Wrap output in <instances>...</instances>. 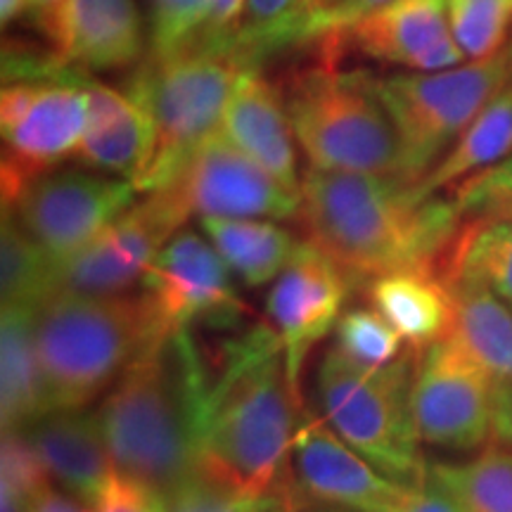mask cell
<instances>
[{"label": "cell", "mask_w": 512, "mask_h": 512, "mask_svg": "<svg viewBox=\"0 0 512 512\" xmlns=\"http://www.w3.org/2000/svg\"><path fill=\"white\" fill-rule=\"evenodd\" d=\"M403 337L373 306H356L342 313L335 328V349L356 366L377 370L399 361Z\"/></svg>", "instance_id": "31"}, {"label": "cell", "mask_w": 512, "mask_h": 512, "mask_svg": "<svg viewBox=\"0 0 512 512\" xmlns=\"http://www.w3.org/2000/svg\"><path fill=\"white\" fill-rule=\"evenodd\" d=\"M64 494L98 510L114 465L95 411H50L22 430Z\"/></svg>", "instance_id": "19"}, {"label": "cell", "mask_w": 512, "mask_h": 512, "mask_svg": "<svg viewBox=\"0 0 512 512\" xmlns=\"http://www.w3.org/2000/svg\"><path fill=\"white\" fill-rule=\"evenodd\" d=\"M512 155V81L467 126L458 143L441 157V162L415 185L418 197L441 195L456 190L467 178L482 174Z\"/></svg>", "instance_id": "26"}, {"label": "cell", "mask_w": 512, "mask_h": 512, "mask_svg": "<svg viewBox=\"0 0 512 512\" xmlns=\"http://www.w3.org/2000/svg\"><path fill=\"white\" fill-rule=\"evenodd\" d=\"M368 299L415 354L453 330V292L439 268H413L373 278Z\"/></svg>", "instance_id": "22"}, {"label": "cell", "mask_w": 512, "mask_h": 512, "mask_svg": "<svg viewBox=\"0 0 512 512\" xmlns=\"http://www.w3.org/2000/svg\"><path fill=\"white\" fill-rule=\"evenodd\" d=\"M164 512H285V508L268 498L249 496L202 472L164 505Z\"/></svg>", "instance_id": "33"}, {"label": "cell", "mask_w": 512, "mask_h": 512, "mask_svg": "<svg viewBox=\"0 0 512 512\" xmlns=\"http://www.w3.org/2000/svg\"><path fill=\"white\" fill-rule=\"evenodd\" d=\"M166 332L145 292L50 294L36 306V349L50 411L91 406Z\"/></svg>", "instance_id": "4"}, {"label": "cell", "mask_w": 512, "mask_h": 512, "mask_svg": "<svg viewBox=\"0 0 512 512\" xmlns=\"http://www.w3.org/2000/svg\"><path fill=\"white\" fill-rule=\"evenodd\" d=\"M444 278L453 292V332L496 384L512 387V309L477 280Z\"/></svg>", "instance_id": "25"}, {"label": "cell", "mask_w": 512, "mask_h": 512, "mask_svg": "<svg viewBox=\"0 0 512 512\" xmlns=\"http://www.w3.org/2000/svg\"><path fill=\"white\" fill-rule=\"evenodd\" d=\"M318 57L278 83L299 150L311 169L401 178V147L370 72L339 69V50L316 43Z\"/></svg>", "instance_id": "5"}, {"label": "cell", "mask_w": 512, "mask_h": 512, "mask_svg": "<svg viewBox=\"0 0 512 512\" xmlns=\"http://www.w3.org/2000/svg\"><path fill=\"white\" fill-rule=\"evenodd\" d=\"M207 380L190 330L166 332L95 408L114 470L162 508L202 475L200 411Z\"/></svg>", "instance_id": "2"}, {"label": "cell", "mask_w": 512, "mask_h": 512, "mask_svg": "<svg viewBox=\"0 0 512 512\" xmlns=\"http://www.w3.org/2000/svg\"><path fill=\"white\" fill-rule=\"evenodd\" d=\"M418 356L408 349L399 361L368 370L330 347L316 370L320 418L375 470L406 486L425 484L430 465L422 458L411 406Z\"/></svg>", "instance_id": "6"}, {"label": "cell", "mask_w": 512, "mask_h": 512, "mask_svg": "<svg viewBox=\"0 0 512 512\" xmlns=\"http://www.w3.org/2000/svg\"><path fill=\"white\" fill-rule=\"evenodd\" d=\"M50 413L36 349V309L3 306L0 316V422L22 432Z\"/></svg>", "instance_id": "24"}, {"label": "cell", "mask_w": 512, "mask_h": 512, "mask_svg": "<svg viewBox=\"0 0 512 512\" xmlns=\"http://www.w3.org/2000/svg\"><path fill=\"white\" fill-rule=\"evenodd\" d=\"M396 512H463L458 508V503L446 494L441 486H437L430 479H425V484L413 486L408 491L406 501H403Z\"/></svg>", "instance_id": "39"}, {"label": "cell", "mask_w": 512, "mask_h": 512, "mask_svg": "<svg viewBox=\"0 0 512 512\" xmlns=\"http://www.w3.org/2000/svg\"><path fill=\"white\" fill-rule=\"evenodd\" d=\"M439 271L477 280L512 309V219L467 221Z\"/></svg>", "instance_id": "29"}, {"label": "cell", "mask_w": 512, "mask_h": 512, "mask_svg": "<svg viewBox=\"0 0 512 512\" xmlns=\"http://www.w3.org/2000/svg\"><path fill=\"white\" fill-rule=\"evenodd\" d=\"M140 287L171 332L192 325L228 328L249 313L223 256L207 235L190 228L178 230L166 242Z\"/></svg>", "instance_id": "13"}, {"label": "cell", "mask_w": 512, "mask_h": 512, "mask_svg": "<svg viewBox=\"0 0 512 512\" xmlns=\"http://www.w3.org/2000/svg\"><path fill=\"white\" fill-rule=\"evenodd\" d=\"M508 53H510V62H512V43H510V48H508Z\"/></svg>", "instance_id": "46"}, {"label": "cell", "mask_w": 512, "mask_h": 512, "mask_svg": "<svg viewBox=\"0 0 512 512\" xmlns=\"http://www.w3.org/2000/svg\"><path fill=\"white\" fill-rule=\"evenodd\" d=\"M67 5L69 0H31V8H29L31 24L41 31V36L46 38L55 57H57V50L62 46Z\"/></svg>", "instance_id": "38"}, {"label": "cell", "mask_w": 512, "mask_h": 512, "mask_svg": "<svg viewBox=\"0 0 512 512\" xmlns=\"http://www.w3.org/2000/svg\"><path fill=\"white\" fill-rule=\"evenodd\" d=\"M192 216L216 219H271L299 216L302 192L287 190L268 171L223 136L221 128L204 143L181 176L171 183Z\"/></svg>", "instance_id": "15"}, {"label": "cell", "mask_w": 512, "mask_h": 512, "mask_svg": "<svg viewBox=\"0 0 512 512\" xmlns=\"http://www.w3.org/2000/svg\"><path fill=\"white\" fill-rule=\"evenodd\" d=\"M240 72L233 57L200 48L150 55L138 64L126 93L155 126L150 164L138 181L143 195L174 183L195 152L219 131Z\"/></svg>", "instance_id": "7"}, {"label": "cell", "mask_w": 512, "mask_h": 512, "mask_svg": "<svg viewBox=\"0 0 512 512\" xmlns=\"http://www.w3.org/2000/svg\"><path fill=\"white\" fill-rule=\"evenodd\" d=\"M510 79L508 48L491 60L441 72L375 76L377 95L399 138L403 183L415 188L430 174Z\"/></svg>", "instance_id": "8"}, {"label": "cell", "mask_w": 512, "mask_h": 512, "mask_svg": "<svg viewBox=\"0 0 512 512\" xmlns=\"http://www.w3.org/2000/svg\"><path fill=\"white\" fill-rule=\"evenodd\" d=\"M482 174L489 176V178H498V181H512V155L508 159H503L501 164H496V166H491V169L482 171Z\"/></svg>", "instance_id": "44"}, {"label": "cell", "mask_w": 512, "mask_h": 512, "mask_svg": "<svg viewBox=\"0 0 512 512\" xmlns=\"http://www.w3.org/2000/svg\"><path fill=\"white\" fill-rule=\"evenodd\" d=\"M245 0H207L200 27L190 36L183 48H200L209 53H221L230 57L235 31H238Z\"/></svg>", "instance_id": "36"}, {"label": "cell", "mask_w": 512, "mask_h": 512, "mask_svg": "<svg viewBox=\"0 0 512 512\" xmlns=\"http://www.w3.org/2000/svg\"><path fill=\"white\" fill-rule=\"evenodd\" d=\"M411 406L425 446L475 453L494 439L496 382L453 330L418 356Z\"/></svg>", "instance_id": "10"}, {"label": "cell", "mask_w": 512, "mask_h": 512, "mask_svg": "<svg viewBox=\"0 0 512 512\" xmlns=\"http://www.w3.org/2000/svg\"><path fill=\"white\" fill-rule=\"evenodd\" d=\"M190 219L176 188L145 192L100 238L55 264V292L126 294L143 285L159 252ZM53 292V294H55Z\"/></svg>", "instance_id": "12"}, {"label": "cell", "mask_w": 512, "mask_h": 512, "mask_svg": "<svg viewBox=\"0 0 512 512\" xmlns=\"http://www.w3.org/2000/svg\"><path fill=\"white\" fill-rule=\"evenodd\" d=\"M140 190L124 178L93 169H55L36 178L3 207L53 264L72 259L138 202Z\"/></svg>", "instance_id": "11"}, {"label": "cell", "mask_w": 512, "mask_h": 512, "mask_svg": "<svg viewBox=\"0 0 512 512\" xmlns=\"http://www.w3.org/2000/svg\"><path fill=\"white\" fill-rule=\"evenodd\" d=\"M55 292L53 259L3 209L0 228V299L3 306H41Z\"/></svg>", "instance_id": "30"}, {"label": "cell", "mask_w": 512, "mask_h": 512, "mask_svg": "<svg viewBox=\"0 0 512 512\" xmlns=\"http://www.w3.org/2000/svg\"><path fill=\"white\" fill-rule=\"evenodd\" d=\"M292 460L299 491L313 503L351 512H396L413 489L384 477L306 408L299 415Z\"/></svg>", "instance_id": "17"}, {"label": "cell", "mask_w": 512, "mask_h": 512, "mask_svg": "<svg viewBox=\"0 0 512 512\" xmlns=\"http://www.w3.org/2000/svg\"><path fill=\"white\" fill-rule=\"evenodd\" d=\"M351 278L354 275L344 271L323 249L313 242H302L268 292V325L283 344L287 377L299 396L306 358L337 328Z\"/></svg>", "instance_id": "14"}, {"label": "cell", "mask_w": 512, "mask_h": 512, "mask_svg": "<svg viewBox=\"0 0 512 512\" xmlns=\"http://www.w3.org/2000/svg\"><path fill=\"white\" fill-rule=\"evenodd\" d=\"M448 22L463 57L491 60L510 36L512 0H448Z\"/></svg>", "instance_id": "32"}, {"label": "cell", "mask_w": 512, "mask_h": 512, "mask_svg": "<svg viewBox=\"0 0 512 512\" xmlns=\"http://www.w3.org/2000/svg\"><path fill=\"white\" fill-rule=\"evenodd\" d=\"M216 252L223 256L235 278L247 287H264L285 271L302 245L290 230L271 219H200Z\"/></svg>", "instance_id": "27"}, {"label": "cell", "mask_w": 512, "mask_h": 512, "mask_svg": "<svg viewBox=\"0 0 512 512\" xmlns=\"http://www.w3.org/2000/svg\"><path fill=\"white\" fill-rule=\"evenodd\" d=\"M332 0H245L230 57L261 69L287 50L313 46L330 34Z\"/></svg>", "instance_id": "23"}, {"label": "cell", "mask_w": 512, "mask_h": 512, "mask_svg": "<svg viewBox=\"0 0 512 512\" xmlns=\"http://www.w3.org/2000/svg\"><path fill=\"white\" fill-rule=\"evenodd\" d=\"M494 437L512 446V387L505 384H496Z\"/></svg>", "instance_id": "42"}, {"label": "cell", "mask_w": 512, "mask_h": 512, "mask_svg": "<svg viewBox=\"0 0 512 512\" xmlns=\"http://www.w3.org/2000/svg\"><path fill=\"white\" fill-rule=\"evenodd\" d=\"M98 512H164V508L145 489L114 470L102 491Z\"/></svg>", "instance_id": "37"}, {"label": "cell", "mask_w": 512, "mask_h": 512, "mask_svg": "<svg viewBox=\"0 0 512 512\" xmlns=\"http://www.w3.org/2000/svg\"><path fill=\"white\" fill-rule=\"evenodd\" d=\"M81 86L88 95V121L76 162L100 174L124 178L138 188L155 147L150 114L131 95L91 74L83 76Z\"/></svg>", "instance_id": "20"}, {"label": "cell", "mask_w": 512, "mask_h": 512, "mask_svg": "<svg viewBox=\"0 0 512 512\" xmlns=\"http://www.w3.org/2000/svg\"><path fill=\"white\" fill-rule=\"evenodd\" d=\"M463 221L512 219V181H498L484 174L467 178L453 190Z\"/></svg>", "instance_id": "35"}, {"label": "cell", "mask_w": 512, "mask_h": 512, "mask_svg": "<svg viewBox=\"0 0 512 512\" xmlns=\"http://www.w3.org/2000/svg\"><path fill=\"white\" fill-rule=\"evenodd\" d=\"M81 81L5 83L0 95L3 207L36 178L76 159L88 121V95Z\"/></svg>", "instance_id": "9"}, {"label": "cell", "mask_w": 512, "mask_h": 512, "mask_svg": "<svg viewBox=\"0 0 512 512\" xmlns=\"http://www.w3.org/2000/svg\"><path fill=\"white\" fill-rule=\"evenodd\" d=\"M31 512H98V510L88 508V505H83L81 501H76V498L64 494L60 486L50 482L34 496Z\"/></svg>", "instance_id": "40"}, {"label": "cell", "mask_w": 512, "mask_h": 512, "mask_svg": "<svg viewBox=\"0 0 512 512\" xmlns=\"http://www.w3.org/2000/svg\"><path fill=\"white\" fill-rule=\"evenodd\" d=\"M427 479L463 512H512V446L496 437L467 460H432Z\"/></svg>", "instance_id": "28"}, {"label": "cell", "mask_w": 512, "mask_h": 512, "mask_svg": "<svg viewBox=\"0 0 512 512\" xmlns=\"http://www.w3.org/2000/svg\"><path fill=\"white\" fill-rule=\"evenodd\" d=\"M290 512H351V510H344V508H337V505H328V503H304L299 505V508H294Z\"/></svg>", "instance_id": "45"}, {"label": "cell", "mask_w": 512, "mask_h": 512, "mask_svg": "<svg viewBox=\"0 0 512 512\" xmlns=\"http://www.w3.org/2000/svg\"><path fill=\"white\" fill-rule=\"evenodd\" d=\"M29 8L31 0H0V22H3V29H8L17 19L29 15Z\"/></svg>", "instance_id": "43"}, {"label": "cell", "mask_w": 512, "mask_h": 512, "mask_svg": "<svg viewBox=\"0 0 512 512\" xmlns=\"http://www.w3.org/2000/svg\"><path fill=\"white\" fill-rule=\"evenodd\" d=\"M387 3V0H332V17H330V34L332 31L344 29L354 19L363 17L366 12L375 10L377 5Z\"/></svg>", "instance_id": "41"}, {"label": "cell", "mask_w": 512, "mask_h": 512, "mask_svg": "<svg viewBox=\"0 0 512 512\" xmlns=\"http://www.w3.org/2000/svg\"><path fill=\"white\" fill-rule=\"evenodd\" d=\"M136 0H69L57 60L81 74L117 72L145 60Z\"/></svg>", "instance_id": "21"}, {"label": "cell", "mask_w": 512, "mask_h": 512, "mask_svg": "<svg viewBox=\"0 0 512 512\" xmlns=\"http://www.w3.org/2000/svg\"><path fill=\"white\" fill-rule=\"evenodd\" d=\"M299 221L354 278L439 268L465 226L456 200L418 197L399 178L306 169Z\"/></svg>", "instance_id": "3"}, {"label": "cell", "mask_w": 512, "mask_h": 512, "mask_svg": "<svg viewBox=\"0 0 512 512\" xmlns=\"http://www.w3.org/2000/svg\"><path fill=\"white\" fill-rule=\"evenodd\" d=\"M207 0H150V48L155 57L183 48L200 27Z\"/></svg>", "instance_id": "34"}, {"label": "cell", "mask_w": 512, "mask_h": 512, "mask_svg": "<svg viewBox=\"0 0 512 512\" xmlns=\"http://www.w3.org/2000/svg\"><path fill=\"white\" fill-rule=\"evenodd\" d=\"M302 411L283 344L271 325H256L230 344L216 380H207L200 411L202 472L280 503L285 512L309 503L292 460Z\"/></svg>", "instance_id": "1"}, {"label": "cell", "mask_w": 512, "mask_h": 512, "mask_svg": "<svg viewBox=\"0 0 512 512\" xmlns=\"http://www.w3.org/2000/svg\"><path fill=\"white\" fill-rule=\"evenodd\" d=\"M221 133L287 190L302 192L297 138L283 95L261 69H242L228 95Z\"/></svg>", "instance_id": "18"}, {"label": "cell", "mask_w": 512, "mask_h": 512, "mask_svg": "<svg viewBox=\"0 0 512 512\" xmlns=\"http://www.w3.org/2000/svg\"><path fill=\"white\" fill-rule=\"evenodd\" d=\"M320 41L406 72H441L465 60L448 22V0H387Z\"/></svg>", "instance_id": "16"}]
</instances>
